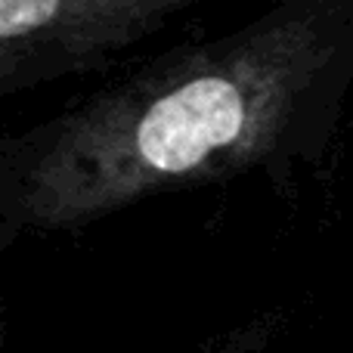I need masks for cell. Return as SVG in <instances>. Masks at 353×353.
I'll list each match as a JSON object with an SVG mask.
<instances>
[{
	"label": "cell",
	"mask_w": 353,
	"mask_h": 353,
	"mask_svg": "<svg viewBox=\"0 0 353 353\" xmlns=\"http://www.w3.org/2000/svg\"><path fill=\"white\" fill-rule=\"evenodd\" d=\"M208 0H0V97L103 72Z\"/></svg>",
	"instance_id": "2"
},
{
	"label": "cell",
	"mask_w": 353,
	"mask_h": 353,
	"mask_svg": "<svg viewBox=\"0 0 353 353\" xmlns=\"http://www.w3.org/2000/svg\"><path fill=\"white\" fill-rule=\"evenodd\" d=\"M353 87V0H276L0 146V226L78 230L174 189L325 159Z\"/></svg>",
	"instance_id": "1"
}]
</instances>
